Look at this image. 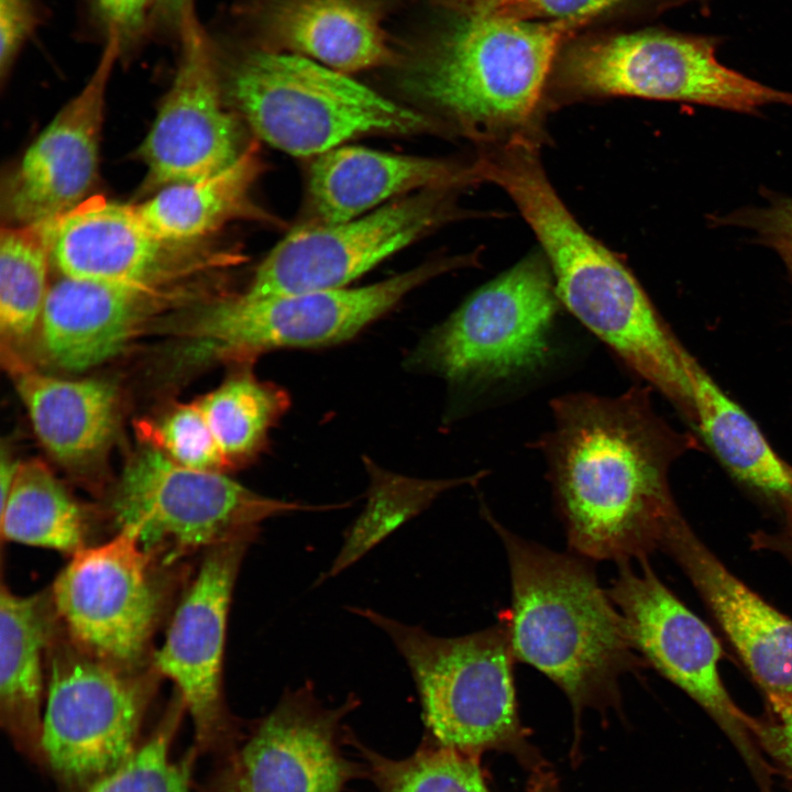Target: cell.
<instances>
[{"label":"cell","mask_w":792,"mask_h":792,"mask_svg":"<svg viewBox=\"0 0 792 792\" xmlns=\"http://www.w3.org/2000/svg\"><path fill=\"white\" fill-rule=\"evenodd\" d=\"M220 77L224 98L253 132L294 156H318L361 135L435 127L424 113L298 54L249 51Z\"/></svg>","instance_id":"5"},{"label":"cell","mask_w":792,"mask_h":792,"mask_svg":"<svg viewBox=\"0 0 792 792\" xmlns=\"http://www.w3.org/2000/svg\"><path fill=\"white\" fill-rule=\"evenodd\" d=\"M52 264L62 276L162 286L211 273L223 264L200 242L157 237L136 206L89 196L48 221Z\"/></svg>","instance_id":"19"},{"label":"cell","mask_w":792,"mask_h":792,"mask_svg":"<svg viewBox=\"0 0 792 792\" xmlns=\"http://www.w3.org/2000/svg\"><path fill=\"white\" fill-rule=\"evenodd\" d=\"M261 169L257 145L252 143L226 168L162 187L135 206L157 237L200 242L229 222L256 213L251 194Z\"/></svg>","instance_id":"26"},{"label":"cell","mask_w":792,"mask_h":792,"mask_svg":"<svg viewBox=\"0 0 792 792\" xmlns=\"http://www.w3.org/2000/svg\"><path fill=\"white\" fill-rule=\"evenodd\" d=\"M162 679L153 664L128 671L96 658L62 626L47 653L41 740L59 792H87L135 750Z\"/></svg>","instance_id":"7"},{"label":"cell","mask_w":792,"mask_h":792,"mask_svg":"<svg viewBox=\"0 0 792 792\" xmlns=\"http://www.w3.org/2000/svg\"><path fill=\"white\" fill-rule=\"evenodd\" d=\"M1 539L55 550L69 558L102 540L96 522L41 460L20 463L7 497L1 502Z\"/></svg>","instance_id":"27"},{"label":"cell","mask_w":792,"mask_h":792,"mask_svg":"<svg viewBox=\"0 0 792 792\" xmlns=\"http://www.w3.org/2000/svg\"><path fill=\"white\" fill-rule=\"evenodd\" d=\"M309 506L263 496L223 472L190 469L145 443L127 462L109 504L117 530L169 565L218 544L255 540L260 524Z\"/></svg>","instance_id":"8"},{"label":"cell","mask_w":792,"mask_h":792,"mask_svg":"<svg viewBox=\"0 0 792 792\" xmlns=\"http://www.w3.org/2000/svg\"><path fill=\"white\" fill-rule=\"evenodd\" d=\"M186 564L169 565L127 530L69 558L51 585L65 632L117 668L152 666L154 637L169 618Z\"/></svg>","instance_id":"9"},{"label":"cell","mask_w":792,"mask_h":792,"mask_svg":"<svg viewBox=\"0 0 792 792\" xmlns=\"http://www.w3.org/2000/svg\"><path fill=\"white\" fill-rule=\"evenodd\" d=\"M453 189L420 190L351 220L295 229L260 263L244 293L272 297L344 288L454 218Z\"/></svg>","instance_id":"14"},{"label":"cell","mask_w":792,"mask_h":792,"mask_svg":"<svg viewBox=\"0 0 792 792\" xmlns=\"http://www.w3.org/2000/svg\"><path fill=\"white\" fill-rule=\"evenodd\" d=\"M684 364L693 392L694 415L723 464L740 481L792 505V469L772 451L755 421L686 351Z\"/></svg>","instance_id":"28"},{"label":"cell","mask_w":792,"mask_h":792,"mask_svg":"<svg viewBox=\"0 0 792 792\" xmlns=\"http://www.w3.org/2000/svg\"><path fill=\"white\" fill-rule=\"evenodd\" d=\"M155 0H91L106 35L119 36L122 52L143 35L152 16Z\"/></svg>","instance_id":"37"},{"label":"cell","mask_w":792,"mask_h":792,"mask_svg":"<svg viewBox=\"0 0 792 792\" xmlns=\"http://www.w3.org/2000/svg\"><path fill=\"white\" fill-rule=\"evenodd\" d=\"M122 54L107 34L98 64L80 91L28 147L2 188L7 226L48 222L87 199L97 178L108 85Z\"/></svg>","instance_id":"20"},{"label":"cell","mask_w":792,"mask_h":792,"mask_svg":"<svg viewBox=\"0 0 792 792\" xmlns=\"http://www.w3.org/2000/svg\"><path fill=\"white\" fill-rule=\"evenodd\" d=\"M193 12L194 0H155L151 19L178 35L184 20Z\"/></svg>","instance_id":"39"},{"label":"cell","mask_w":792,"mask_h":792,"mask_svg":"<svg viewBox=\"0 0 792 792\" xmlns=\"http://www.w3.org/2000/svg\"><path fill=\"white\" fill-rule=\"evenodd\" d=\"M361 754L367 777L378 792H493L481 756L439 745L424 737L416 751L404 759L387 758L348 739Z\"/></svg>","instance_id":"31"},{"label":"cell","mask_w":792,"mask_h":792,"mask_svg":"<svg viewBox=\"0 0 792 792\" xmlns=\"http://www.w3.org/2000/svg\"><path fill=\"white\" fill-rule=\"evenodd\" d=\"M20 463L21 462L14 460L9 453L6 454L4 451L2 452L0 463L1 502L7 497L12 486Z\"/></svg>","instance_id":"41"},{"label":"cell","mask_w":792,"mask_h":792,"mask_svg":"<svg viewBox=\"0 0 792 792\" xmlns=\"http://www.w3.org/2000/svg\"><path fill=\"white\" fill-rule=\"evenodd\" d=\"M549 96L637 97L745 112L768 103L792 105V94L719 63L707 40L659 30L573 35L559 50Z\"/></svg>","instance_id":"6"},{"label":"cell","mask_w":792,"mask_h":792,"mask_svg":"<svg viewBox=\"0 0 792 792\" xmlns=\"http://www.w3.org/2000/svg\"><path fill=\"white\" fill-rule=\"evenodd\" d=\"M253 539L215 546L202 553L185 584L152 664L174 684L194 726L193 749L219 759L244 738L223 693V656L233 587Z\"/></svg>","instance_id":"13"},{"label":"cell","mask_w":792,"mask_h":792,"mask_svg":"<svg viewBox=\"0 0 792 792\" xmlns=\"http://www.w3.org/2000/svg\"><path fill=\"white\" fill-rule=\"evenodd\" d=\"M52 264L47 222L2 227L0 235V330L2 355L36 333L50 289Z\"/></svg>","instance_id":"29"},{"label":"cell","mask_w":792,"mask_h":792,"mask_svg":"<svg viewBox=\"0 0 792 792\" xmlns=\"http://www.w3.org/2000/svg\"><path fill=\"white\" fill-rule=\"evenodd\" d=\"M174 80L140 148L143 195L217 173L244 151L227 109L218 56L196 12L183 22Z\"/></svg>","instance_id":"17"},{"label":"cell","mask_w":792,"mask_h":792,"mask_svg":"<svg viewBox=\"0 0 792 792\" xmlns=\"http://www.w3.org/2000/svg\"><path fill=\"white\" fill-rule=\"evenodd\" d=\"M766 718H757L756 739L773 770L792 789V698L767 695Z\"/></svg>","instance_id":"35"},{"label":"cell","mask_w":792,"mask_h":792,"mask_svg":"<svg viewBox=\"0 0 792 792\" xmlns=\"http://www.w3.org/2000/svg\"><path fill=\"white\" fill-rule=\"evenodd\" d=\"M482 513L508 559L512 604L501 618L515 660L543 673L568 697L575 761L584 710L620 712L619 679L646 662L634 647L624 616L601 587L591 560L515 535L485 504Z\"/></svg>","instance_id":"2"},{"label":"cell","mask_w":792,"mask_h":792,"mask_svg":"<svg viewBox=\"0 0 792 792\" xmlns=\"http://www.w3.org/2000/svg\"><path fill=\"white\" fill-rule=\"evenodd\" d=\"M207 279L152 286L61 276L50 286L35 333L38 352L67 372L98 366L150 329L165 327L177 310L210 300Z\"/></svg>","instance_id":"16"},{"label":"cell","mask_w":792,"mask_h":792,"mask_svg":"<svg viewBox=\"0 0 792 792\" xmlns=\"http://www.w3.org/2000/svg\"><path fill=\"white\" fill-rule=\"evenodd\" d=\"M381 628L416 684L425 738L461 751L512 755L527 771L547 762L521 724L515 657L506 623L460 637H438L369 608H352Z\"/></svg>","instance_id":"4"},{"label":"cell","mask_w":792,"mask_h":792,"mask_svg":"<svg viewBox=\"0 0 792 792\" xmlns=\"http://www.w3.org/2000/svg\"><path fill=\"white\" fill-rule=\"evenodd\" d=\"M550 408L551 428L535 448L570 551L616 563L647 558L680 515L667 481L679 438L637 386L616 396L563 394Z\"/></svg>","instance_id":"1"},{"label":"cell","mask_w":792,"mask_h":792,"mask_svg":"<svg viewBox=\"0 0 792 792\" xmlns=\"http://www.w3.org/2000/svg\"><path fill=\"white\" fill-rule=\"evenodd\" d=\"M468 264L448 258L358 288L252 297L244 292L199 305L179 322L188 361L238 360L272 348H309L355 336L427 280Z\"/></svg>","instance_id":"10"},{"label":"cell","mask_w":792,"mask_h":792,"mask_svg":"<svg viewBox=\"0 0 792 792\" xmlns=\"http://www.w3.org/2000/svg\"><path fill=\"white\" fill-rule=\"evenodd\" d=\"M617 563L607 593L625 618L636 651L664 678L696 701L727 735L763 791L772 768L761 752L757 719L743 712L719 673L722 649L711 629L656 575L648 559Z\"/></svg>","instance_id":"12"},{"label":"cell","mask_w":792,"mask_h":792,"mask_svg":"<svg viewBox=\"0 0 792 792\" xmlns=\"http://www.w3.org/2000/svg\"><path fill=\"white\" fill-rule=\"evenodd\" d=\"M484 16L516 21L576 22L585 28L624 19L642 8L645 0H435Z\"/></svg>","instance_id":"34"},{"label":"cell","mask_w":792,"mask_h":792,"mask_svg":"<svg viewBox=\"0 0 792 792\" xmlns=\"http://www.w3.org/2000/svg\"><path fill=\"white\" fill-rule=\"evenodd\" d=\"M729 222L756 230L772 246L792 249V199L781 200L752 211H743L729 218Z\"/></svg>","instance_id":"38"},{"label":"cell","mask_w":792,"mask_h":792,"mask_svg":"<svg viewBox=\"0 0 792 792\" xmlns=\"http://www.w3.org/2000/svg\"><path fill=\"white\" fill-rule=\"evenodd\" d=\"M774 249H776V250L779 252V254L782 256V258H783V261H784V263H785V265H787V267H788V270H789V272H790V275H791V277H792V249H790V248H788V246H777V248H774Z\"/></svg>","instance_id":"42"},{"label":"cell","mask_w":792,"mask_h":792,"mask_svg":"<svg viewBox=\"0 0 792 792\" xmlns=\"http://www.w3.org/2000/svg\"><path fill=\"white\" fill-rule=\"evenodd\" d=\"M526 792H560L558 776L548 762L529 770Z\"/></svg>","instance_id":"40"},{"label":"cell","mask_w":792,"mask_h":792,"mask_svg":"<svg viewBox=\"0 0 792 792\" xmlns=\"http://www.w3.org/2000/svg\"><path fill=\"white\" fill-rule=\"evenodd\" d=\"M477 183L473 164L338 146L311 164L308 191L320 222L338 223L363 216L402 194Z\"/></svg>","instance_id":"22"},{"label":"cell","mask_w":792,"mask_h":792,"mask_svg":"<svg viewBox=\"0 0 792 792\" xmlns=\"http://www.w3.org/2000/svg\"><path fill=\"white\" fill-rule=\"evenodd\" d=\"M35 0H0V76H9L36 24Z\"/></svg>","instance_id":"36"},{"label":"cell","mask_w":792,"mask_h":792,"mask_svg":"<svg viewBox=\"0 0 792 792\" xmlns=\"http://www.w3.org/2000/svg\"><path fill=\"white\" fill-rule=\"evenodd\" d=\"M195 399L228 470L255 455L289 403L280 387L248 372L228 377Z\"/></svg>","instance_id":"30"},{"label":"cell","mask_w":792,"mask_h":792,"mask_svg":"<svg viewBox=\"0 0 792 792\" xmlns=\"http://www.w3.org/2000/svg\"><path fill=\"white\" fill-rule=\"evenodd\" d=\"M377 0H273L261 20L282 47L341 73L392 61Z\"/></svg>","instance_id":"25"},{"label":"cell","mask_w":792,"mask_h":792,"mask_svg":"<svg viewBox=\"0 0 792 792\" xmlns=\"http://www.w3.org/2000/svg\"><path fill=\"white\" fill-rule=\"evenodd\" d=\"M185 714V703L174 690L150 735L87 792H189L197 754L191 748L180 760L172 758V746Z\"/></svg>","instance_id":"32"},{"label":"cell","mask_w":792,"mask_h":792,"mask_svg":"<svg viewBox=\"0 0 792 792\" xmlns=\"http://www.w3.org/2000/svg\"><path fill=\"white\" fill-rule=\"evenodd\" d=\"M141 438L176 463L196 470L226 472L196 399L176 403L161 416L141 422Z\"/></svg>","instance_id":"33"},{"label":"cell","mask_w":792,"mask_h":792,"mask_svg":"<svg viewBox=\"0 0 792 792\" xmlns=\"http://www.w3.org/2000/svg\"><path fill=\"white\" fill-rule=\"evenodd\" d=\"M661 548L684 570L767 695L792 698V619L732 574L682 517Z\"/></svg>","instance_id":"21"},{"label":"cell","mask_w":792,"mask_h":792,"mask_svg":"<svg viewBox=\"0 0 792 792\" xmlns=\"http://www.w3.org/2000/svg\"><path fill=\"white\" fill-rule=\"evenodd\" d=\"M404 76L406 89L484 145L532 139L563 43L576 22L484 16L442 3Z\"/></svg>","instance_id":"3"},{"label":"cell","mask_w":792,"mask_h":792,"mask_svg":"<svg viewBox=\"0 0 792 792\" xmlns=\"http://www.w3.org/2000/svg\"><path fill=\"white\" fill-rule=\"evenodd\" d=\"M560 301L619 361L694 414L685 350L631 272L608 249L578 256L557 283Z\"/></svg>","instance_id":"18"},{"label":"cell","mask_w":792,"mask_h":792,"mask_svg":"<svg viewBox=\"0 0 792 792\" xmlns=\"http://www.w3.org/2000/svg\"><path fill=\"white\" fill-rule=\"evenodd\" d=\"M61 629L51 586L19 595L1 583L0 722L14 748L41 768L47 653Z\"/></svg>","instance_id":"23"},{"label":"cell","mask_w":792,"mask_h":792,"mask_svg":"<svg viewBox=\"0 0 792 792\" xmlns=\"http://www.w3.org/2000/svg\"><path fill=\"white\" fill-rule=\"evenodd\" d=\"M358 701L328 708L306 685L285 693L235 748L217 759L201 792H342L367 774L343 755V719Z\"/></svg>","instance_id":"15"},{"label":"cell","mask_w":792,"mask_h":792,"mask_svg":"<svg viewBox=\"0 0 792 792\" xmlns=\"http://www.w3.org/2000/svg\"><path fill=\"white\" fill-rule=\"evenodd\" d=\"M560 306L543 253H531L471 294L424 338L410 363L465 387L534 373L552 353Z\"/></svg>","instance_id":"11"},{"label":"cell","mask_w":792,"mask_h":792,"mask_svg":"<svg viewBox=\"0 0 792 792\" xmlns=\"http://www.w3.org/2000/svg\"><path fill=\"white\" fill-rule=\"evenodd\" d=\"M3 359L45 450L70 471L92 470L106 458L118 429L116 387L102 380L48 375L21 356Z\"/></svg>","instance_id":"24"}]
</instances>
